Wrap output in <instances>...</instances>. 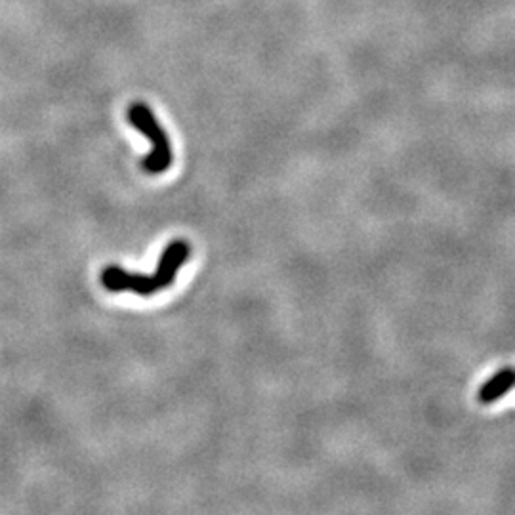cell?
<instances>
[{
    "mask_svg": "<svg viewBox=\"0 0 515 515\" xmlns=\"http://www.w3.org/2000/svg\"><path fill=\"white\" fill-rule=\"evenodd\" d=\"M511 388H515V368H504L481 385L477 399L483 405H491L504 397Z\"/></svg>",
    "mask_w": 515,
    "mask_h": 515,
    "instance_id": "obj_3",
    "label": "cell"
},
{
    "mask_svg": "<svg viewBox=\"0 0 515 515\" xmlns=\"http://www.w3.org/2000/svg\"><path fill=\"white\" fill-rule=\"evenodd\" d=\"M189 254L191 247L187 240H172L163 256H160L155 276H138V273H128L119 266H107L102 273V283L109 293H134L140 296H151L158 291H165L174 283L180 267L187 262Z\"/></svg>",
    "mask_w": 515,
    "mask_h": 515,
    "instance_id": "obj_1",
    "label": "cell"
},
{
    "mask_svg": "<svg viewBox=\"0 0 515 515\" xmlns=\"http://www.w3.org/2000/svg\"><path fill=\"white\" fill-rule=\"evenodd\" d=\"M128 122L146 136L153 143V151L141 158V168L149 174H163L172 165V148L165 128L158 124L153 111L146 104H132L128 107Z\"/></svg>",
    "mask_w": 515,
    "mask_h": 515,
    "instance_id": "obj_2",
    "label": "cell"
}]
</instances>
